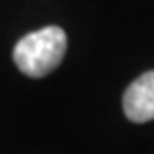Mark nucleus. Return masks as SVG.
I'll use <instances>...</instances> for the list:
<instances>
[{"label":"nucleus","mask_w":154,"mask_h":154,"mask_svg":"<svg viewBox=\"0 0 154 154\" xmlns=\"http://www.w3.org/2000/svg\"><path fill=\"white\" fill-rule=\"evenodd\" d=\"M66 54V32L58 26H46L30 32L14 46V64L22 74L42 78L58 68Z\"/></svg>","instance_id":"f257e3e1"},{"label":"nucleus","mask_w":154,"mask_h":154,"mask_svg":"<svg viewBox=\"0 0 154 154\" xmlns=\"http://www.w3.org/2000/svg\"><path fill=\"white\" fill-rule=\"evenodd\" d=\"M122 108L132 122L154 120V70L138 76L124 92Z\"/></svg>","instance_id":"f03ea898"}]
</instances>
